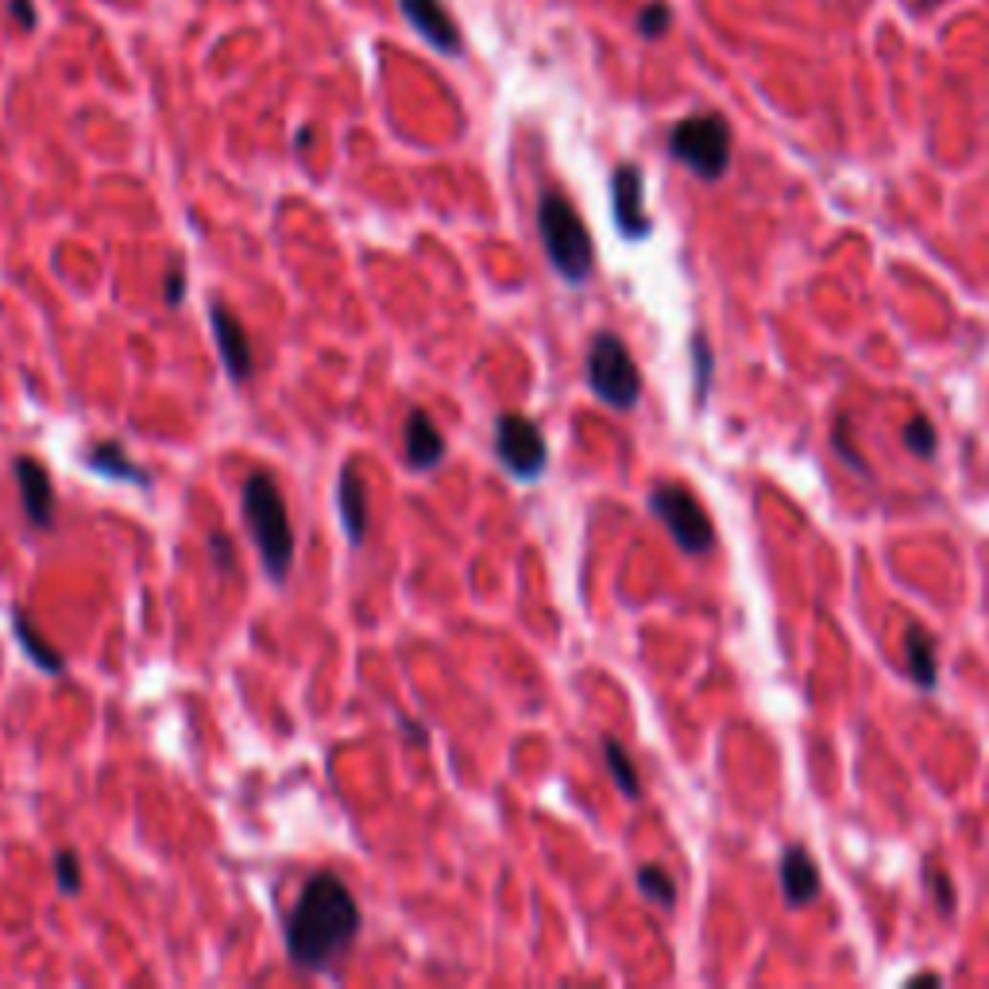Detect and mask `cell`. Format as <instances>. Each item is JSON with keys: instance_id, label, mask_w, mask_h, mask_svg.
Here are the masks:
<instances>
[{"instance_id": "cell-1", "label": "cell", "mask_w": 989, "mask_h": 989, "mask_svg": "<svg viewBox=\"0 0 989 989\" xmlns=\"http://www.w3.org/2000/svg\"><path fill=\"white\" fill-rule=\"evenodd\" d=\"M360 905L345 877L322 869L302 885L290 916H286V959L306 975H322L337 959H345L348 947L360 936Z\"/></svg>"}, {"instance_id": "cell-2", "label": "cell", "mask_w": 989, "mask_h": 989, "mask_svg": "<svg viewBox=\"0 0 989 989\" xmlns=\"http://www.w3.org/2000/svg\"><path fill=\"white\" fill-rule=\"evenodd\" d=\"M241 507H244V522L247 533L255 541V553L263 561V572H267L275 584H286L294 569V526H290V510H286V499L278 491L275 476L271 472H252L244 480L241 491Z\"/></svg>"}, {"instance_id": "cell-3", "label": "cell", "mask_w": 989, "mask_h": 989, "mask_svg": "<svg viewBox=\"0 0 989 989\" xmlns=\"http://www.w3.org/2000/svg\"><path fill=\"white\" fill-rule=\"evenodd\" d=\"M538 233H541V247H546L553 271L564 278V283L580 286L588 283V275L595 271V247H592V233H588L584 217L577 213V205L564 194L549 190L538 202Z\"/></svg>"}, {"instance_id": "cell-4", "label": "cell", "mask_w": 989, "mask_h": 989, "mask_svg": "<svg viewBox=\"0 0 989 989\" xmlns=\"http://www.w3.org/2000/svg\"><path fill=\"white\" fill-rule=\"evenodd\" d=\"M669 155L689 166L696 179L720 182L731 166V124L720 113L689 116L669 135Z\"/></svg>"}, {"instance_id": "cell-5", "label": "cell", "mask_w": 989, "mask_h": 989, "mask_svg": "<svg viewBox=\"0 0 989 989\" xmlns=\"http://www.w3.org/2000/svg\"><path fill=\"white\" fill-rule=\"evenodd\" d=\"M588 387L600 402L615 406V410H634L642 398V371L615 333H595L592 348H588Z\"/></svg>"}, {"instance_id": "cell-6", "label": "cell", "mask_w": 989, "mask_h": 989, "mask_svg": "<svg viewBox=\"0 0 989 989\" xmlns=\"http://www.w3.org/2000/svg\"><path fill=\"white\" fill-rule=\"evenodd\" d=\"M650 510L661 518V526L669 530V538L681 546V553L704 557L715 546V530L707 510L700 507V499L681 483H657L650 491Z\"/></svg>"}, {"instance_id": "cell-7", "label": "cell", "mask_w": 989, "mask_h": 989, "mask_svg": "<svg viewBox=\"0 0 989 989\" xmlns=\"http://www.w3.org/2000/svg\"><path fill=\"white\" fill-rule=\"evenodd\" d=\"M494 457L499 465L507 468L514 480L533 483L541 472H546V460H549V445L541 437L538 421L526 418V414H499L494 421Z\"/></svg>"}, {"instance_id": "cell-8", "label": "cell", "mask_w": 989, "mask_h": 989, "mask_svg": "<svg viewBox=\"0 0 989 989\" xmlns=\"http://www.w3.org/2000/svg\"><path fill=\"white\" fill-rule=\"evenodd\" d=\"M611 213L626 241H645L653 233V221L645 213V182L634 163H622L611 174Z\"/></svg>"}, {"instance_id": "cell-9", "label": "cell", "mask_w": 989, "mask_h": 989, "mask_svg": "<svg viewBox=\"0 0 989 989\" xmlns=\"http://www.w3.org/2000/svg\"><path fill=\"white\" fill-rule=\"evenodd\" d=\"M210 325H213V340H217V353H221V364H225L228 379L247 383L255 371V353H252V340H247L241 317H236L228 306H221V302H213Z\"/></svg>"}, {"instance_id": "cell-10", "label": "cell", "mask_w": 989, "mask_h": 989, "mask_svg": "<svg viewBox=\"0 0 989 989\" xmlns=\"http://www.w3.org/2000/svg\"><path fill=\"white\" fill-rule=\"evenodd\" d=\"M16 488H20V507L35 530H51L54 526V480L35 457H16L12 465Z\"/></svg>"}, {"instance_id": "cell-11", "label": "cell", "mask_w": 989, "mask_h": 989, "mask_svg": "<svg viewBox=\"0 0 989 989\" xmlns=\"http://www.w3.org/2000/svg\"><path fill=\"white\" fill-rule=\"evenodd\" d=\"M402 449H406V465L414 472H429V468H437L445 460L449 445H445L441 429H437V421L426 410H410L402 426Z\"/></svg>"}, {"instance_id": "cell-12", "label": "cell", "mask_w": 989, "mask_h": 989, "mask_svg": "<svg viewBox=\"0 0 989 989\" xmlns=\"http://www.w3.org/2000/svg\"><path fill=\"white\" fill-rule=\"evenodd\" d=\"M402 12L429 47L445 54H460V31L441 0H402Z\"/></svg>"}, {"instance_id": "cell-13", "label": "cell", "mask_w": 989, "mask_h": 989, "mask_svg": "<svg viewBox=\"0 0 989 989\" xmlns=\"http://www.w3.org/2000/svg\"><path fill=\"white\" fill-rule=\"evenodd\" d=\"M337 510H340V522H345L348 546H364V538H368V488H364V476L356 468V460H348L340 468Z\"/></svg>"}, {"instance_id": "cell-14", "label": "cell", "mask_w": 989, "mask_h": 989, "mask_svg": "<svg viewBox=\"0 0 989 989\" xmlns=\"http://www.w3.org/2000/svg\"><path fill=\"white\" fill-rule=\"evenodd\" d=\"M819 869L816 858L808 855L804 847H788L781 855V893H785V905L788 908H801L812 905L819 897Z\"/></svg>"}, {"instance_id": "cell-15", "label": "cell", "mask_w": 989, "mask_h": 989, "mask_svg": "<svg viewBox=\"0 0 989 989\" xmlns=\"http://www.w3.org/2000/svg\"><path fill=\"white\" fill-rule=\"evenodd\" d=\"M85 468L98 476H105V480L113 483H132V488H151V472L143 465H135L132 457H128V449L121 441H98L85 449Z\"/></svg>"}, {"instance_id": "cell-16", "label": "cell", "mask_w": 989, "mask_h": 989, "mask_svg": "<svg viewBox=\"0 0 989 989\" xmlns=\"http://www.w3.org/2000/svg\"><path fill=\"white\" fill-rule=\"evenodd\" d=\"M905 665L908 676H912L916 689L931 692L939 681V665H936V638L920 626V622H908L905 626Z\"/></svg>"}, {"instance_id": "cell-17", "label": "cell", "mask_w": 989, "mask_h": 989, "mask_svg": "<svg viewBox=\"0 0 989 989\" xmlns=\"http://www.w3.org/2000/svg\"><path fill=\"white\" fill-rule=\"evenodd\" d=\"M12 634H16V642H20V650L31 657V665H39L43 673H51V676L67 673V661H62V653L54 650L47 638H39V630L31 626V619L23 615L20 608H12Z\"/></svg>"}, {"instance_id": "cell-18", "label": "cell", "mask_w": 989, "mask_h": 989, "mask_svg": "<svg viewBox=\"0 0 989 989\" xmlns=\"http://www.w3.org/2000/svg\"><path fill=\"white\" fill-rule=\"evenodd\" d=\"M603 762H608V769H611V777H615L619 793L626 796V801H638V796H642V781H638L634 762H630L626 746H622L619 738H603Z\"/></svg>"}, {"instance_id": "cell-19", "label": "cell", "mask_w": 989, "mask_h": 989, "mask_svg": "<svg viewBox=\"0 0 989 989\" xmlns=\"http://www.w3.org/2000/svg\"><path fill=\"white\" fill-rule=\"evenodd\" d=\"M638 889H642L650 900H657L661 908H673V900H676L673 877H669L661 866H642V869H638Z\"/></svg>"}, {"instance_id": "cell-20", "label": "cell", "mask_w": 989, "mask_h": 989, "mask_svg": "<svg viewBox=\"0 0 989 989\" xmlns=\"http://www.w3.org/2000/svg\"><path fill=\"white\" fill-rule=\"evenodd\" d=\"M905 449L912 452V457H936V426H931L928 418H924V414H916V418H908V426H905Z\"/></svg>"}, {"instance_id": "cell-21", "label": "cell", "mask_w": 989, "mask_h": 989, "mask_svg": "<svg viewBox=\"0 0 989 989\" xmlns=\"http://www.w3.org/2000/svg\"><path fill=\"white\" fill-rule=\"evenodd\" d=\"M669 23H673V12H669L665 0H650V4L642 8V16H638V31H642L645 39H661L669 31Z\"/></svg>"}, {"instance_id": "cell-22", "label": "cell", "mask_w": 989, "mask_h": 989, "mask_svg": "<svg viewBox=\"0 0 989 989\" xmlns=\"http://www.w3.org/2000/svg\"><path fill=\"white\" fill-rule=\"evenodd\" d=\"M832 445H835V452H839V457H843V465L855 468V472H866L863 457H858V449H855V445H850V418H847V414H839V418H835Z\"/></svg>"}, {"instance_id": "cell-23", "label": "cell", "mask_w": 989, "mask_h": 989, "mask_svg": "<svg viewBox=\"0 0 989 989\" xmlns=\"http://www.w3.org/2000/svg\"><path fill=\"white\" fill-rule=\"evenodd\" d=\"M186 302V263L174 259L163 275V306L166 309H179Z\"/></svg>"}, {"instance_id": "cell-24", "label": "cell", "mask_w": 989, "mask_h": 989, "mask_svg": "<svg viewBox=\"0 0 989 989\" xmlns=\"http://www.w3.org/2000/svg\"><path fill=\"white\" fill-rule=\"evenodd\" d=\"M54 877H59L62 893L82 889V863H78L74 850H59V855H54Z\"/></svg>"}, {"instance_id": "cell-25", "label": "cell", "mask_w": 989, "mask_h": 989, "mask_svg": "<svg viewBox=\"0 0 989 989\" xmlns=\"http://www.w3.org/2000/svg\"><path fill=\"white\" fill-rule=\"evenodd\" d=\"M924 881L931 885V897H936L939 912L951 916L955 912V885H951V877H947L944 869H936V866H924Z\"/></svg>"}, {"instance_id": "cell-26", "label": "cell", "mask_w": 989, "mask_h": 989, "mask_svg": "<svg viewBox=\"0 0 989 989\" xmlns=\"http://www.w3.org/2000/svg\"><path fill=\"white\" fill-rule=\"evenodd\" d=\"M205 546H210V557H213V564H217L221 572H233L236 569V546H233V538H228V533L213 530L210 538H205Z\"/></svg>"}, {"instance_id": "cell-27", "label": "cell", "mask_w": 989, "mask_h": 989, "mask_svg": "<svg viewBox=\"0 0 989 989\" xmlns=\"http://www.w3.org/2000/svg\"><path fill=\"white\" fill-rule=\"evenodd\" d=\"M692 356H696V398L707 395V379H712V353H707V345L696 337V345H692Z\"/></svg>"}, {"instance_id": "cell-28", "label": "cell", "mask_w": 989, "mask_h": 989, "mask_svg": "<svg viewBox=\"0 0 989 989\" xmlns=\"http://www.w3.org/2000/svg\"><path fill=\"white\" fill-rule=\"evenodd\" d=\"M8 8H12V16L20 12V23H23V28H35V12H31L28 0H8Z\"/></svg>"}, {"instance_id": "cell-29", "label": "cell", "mask_w": 989, "mask_h": 989, "mask_svg": "<svg viewBox=\"0 0 989 989\" xmlns=\"http://www.w3.org/2000/svg\"><path fill=\"white\" fill-rule=\"evenodd\" d=\"M402 731H406V738H410V746H426V727H421V723L402 720Z\"/></svg>"}, {"instance_id": "cell-30", "label": "cell", "mask_w": 989, "mask_h": 989, "mask_svg": "<svg viewBox=\"0 0 989 989\" xmlns=\"http://www.w3.org/2000/svg\"><path fill=\"white\" fill-rule=\"evenodd\" d=\"M916 982H928V986H939V975H916V978H912V986H916Z\"/></svg>"}]
</instances>
